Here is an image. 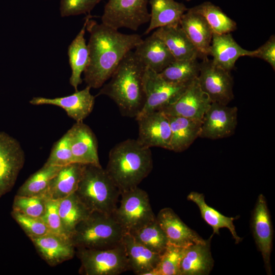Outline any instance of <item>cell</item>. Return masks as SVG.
I'll return each instance as SVG.
<instances>
[{"label":"cell","instance_id":"obj_32","mask_svg":"<svg viewBox=\"0 0 275 275\" xmlns=\"http://www.w3.org/2000/svg\"><path fill=\"white\" fill-rule=\"evenodd\" d=\"M190 9L205 18L213 33H230L237 29L236 22L228 17L219 7L210 2H203Z\"/></svg>","mask_w":275,"mask_h":275},{"label":"cell","instance_id":"obj_1","mask_svg":"<svg viewBox=\"0 0 275 275\" xmlns=\"http://www.w3.org/2000/svg\"><path fill=\"white\" fill-rule=\"evenodd\" d=\"M90 18L86 30L90 33L87 44L89 60L84 71L87 86L101 87L110 78L125 56L142 41L137 34H126Z\"/></svg>","mask_w":275,"mask_h":275},{"label":"cell","instance_id":"obj_19","mask_svg":"<svg viewBox=\"0 0 275 275\" xmlns=\"http://www.w3.org/2000/svg\"><path fill=\"white\" fill-rule=\"evenodd\" d=\"M156 218L166 234L168 243L186 248L206 240L188 227L171 208L161 209Z\"/></svg>","mask_w":275,"mask_h":275},{"label":"cell","instance_id":"obj_23","mask_svg":"<svg viewBox=\"0 0 275 275\" xmlns=\"http://www.w3.org/2000/svg\"><path fill=\"white\" fill-rule=\"evenodd\" d=\"M213 234L204 242L186 247L180 264V275H207L214 265L210 243Z\"/></svg>","mask_w":275,"mask_h":275},{"label":"cell","instance_id":"obj_8","mask_svg":"<svg viewBox=\"0 0 275 275\" xmlns=\"http://www.w3.org/2000/svg\"><path fill=\"white\" fill-rule=\"evenodd\" d=\"M149 0H108L105 4L101 22L118 30L127 28L136 31L150 21Z\"/></svg>","mask_w":275,"mask_h":275},{"label":"cell","instance_id":"obj_26","mask_svg":"<svg viewBox=\"0 0 275 275\" xmlns=\"http://www.w3.org/2000/svg\"><path fill=\"white\" fill-rule=\"evenodd\" d=\"M85 166L73 162L62 167L51 180L45 196L47 198L59 200L75 193Z\"/></svg>","mask_w":275,"mask_h":275},{"label":"cell","instance_id":"obj_43","mask_svg":"<svg viewBox=\"0 0 275 275\" xmlns=\"http://www.w3.org/2000/svg\"><path fill=\"white\" fill-rule=\"evenodd\" d=\"M185 1H191V0H185Z\"/></svg>","mask_w":275,"mask_h":275},{"label":"cell","instance_id":"obj_3","mask_svg":"<svg viewBox=\"0 0 275 275\" xmlns=\"http://www.w3.org/2000/svg\"><path fill=\"white\" fill-rule=\"evenodd\" d=\"M152 168L150 148L128 139L111 149L105 170L121 193L138 187Z\"/></svg>","mask_w":275,"mask_h":275},{"label":"cell","instance_id":"obj_25","mask_svg":"<svg viewBox=\"0 0 275 275\" xmlns=\"http://www.w3.org/2000/svg\"><path fill=\"white\" fill-rule=\"evenodd\" d=\"M154 33L164 43L175 60L200 58L197 49L180 24L160 27Z\"/></svg>","mask_w":275,"mask_h":275},{"label":"cell","instance_id":"obj_24","mask_svg":"<svg viewBox=\"0 0 275 275\" xmlns=\"http://www.w3.org/2000/svg\"><path fill=\"white\" fill-rule=\"evenodd\" d=\"M130 270L138 275L156 269L160 255L137 241L129 233H125L122 240Z\"/></svg>","mask_w":275,"mask_h":275},{"label":"cell","instance_id":"obj_15","mask_svg":"<svg viewBox=\"0 0 275 275\" xmlns=\"http://www.w3.org/2000/svg\"><path fill=\"white\" fill-rule=\"evenodd\" d=\"M211 102L201 89L196 78L188 85L176 101L159 111L167 116L202 121Z\"/></svg>","mask_w":275,"mask_h":275},{"label":"cell","instance_id":"obj_5","mask_svg":"<svg viewBox=\"0 0 275 275\" xmlns=\"http://www.w3.org/2000/svg\"><path fill=\"white\" fill-rule=\"evenodd\" d=\"M125 231L113 214L91 212L70 236L76 249H103L121 243Z\"/></svg>","mask_w":275,"mask_h":275},{"label":"cell","instance_id":"obj_17","mask_svg":"<svg viewBox=\"0 0 275 275\" xmlns=\"http://www.w3.org/2000/svg\"><path fill=\"white\" fill-rule=\"evenodd\" d=\"M68 131L74 162L101 166L97 139L91 128L83 122H76Z\"/></svg>","mask_w":275,"mask_h":275},{"label":"cell","instance_id":"obj_36","mask_svg":"<svg viewBox=\"0 0 275 275\" xmlns=\"http://www.w3.org/2000/svg\"><path fill=\"white\" fill-rule=\"evenodd\" d=\"M185 248L168 243L156 267L158 275H180V264Z\"/></svg>","mask_w":275,"mask_h":275},{"label":"cell","instance_id":"obj_7","mask_svg":"<svg viewBox=\"0 0 275 275\" xmlns=\"http://www.w3.org/2000/svg\"><path fill=\"white\" fill-rule=\"evenodd\" d=\"M85 275H118L130 270L122 242L103 249H76Z\"/></svg>","mask_w":275,"mask_h":275},{"label":"cell","instance_id":"obj_28","mask_svg":"<svg viewBox=\"0 0 275 275\" xmlns=\"http://www.w3.org/2000/svg\"><path fill=\"white\" fill-rule=\"evenodd\" d=\"M92 17L89 14L86 18L83 26L68 48L69 62L71 69L69 79L70 85L77 90L78 86L82 83L81 77L89 60V53L85 38L87 23Z\"/></svg>","mask_w":275,"mask_h":275},{"label":"cell","instance_id":"obj_41","mask_svg":"<svg viewBox=\"0 0 275 275\" xmlns=\"http://www.w3.org/2000/svg\"><path fill=\"white\" fill-rule=\"evenodd\" d=\"M58 207L59 200L47 198L45 212L41 218L50 232L68 236L63 229Z\"/></svg>","mask_w":275,"mask_h":275},{"label":"cell","instance_id":"obj_22","mask_svg":"<svg viewBox=\"0 0 275 275\" xmlns=\"http://www.w3.org/2000/svg\"><path fill=\"white\" fill-rule=\"evenodd\" d=\"M179 24L197 49L200 58L209 56L213 33L205 18L189 8L182 15Z\"/></svg>","mask_w":275,"mask_h":275},{"label":"cell","instance_id":"obj_16","mask_svg":"<svg viewBox=\"0 0 275 275\" xmlns=\"http://www.w3.org/2000/svg\"><path fill=\"white\" fill-rule=\"evenodd\" d=\"M88 86L70 95L56 98L34 97L30 103L34 105H52L63 108L76 122H83L93 109L95 97L90 93Z\"/></svg>","mask_w":275,"mask_h":275},{"label":"cell","instance_id":"obj_34","mask_svg":"<svg viewBox=\"0 0 275 275\" xmlns=\"http://www.w3.org/2000/svg\"><path fill=\"white\" fill-rule=\"evenodd\" d=\"M200 72V63L197 59L175 60L159 74L167 81L187 84L198 77Z\"/></svg>","mask_w":275,"mask_h":275},{"label":"cell","instance_id":"obj_4","mask_svg":"<svg viewBox=\"0 0 275 275\" xmlns=\"http://www.w3.org/2000/svg\"><path fill=\"white\" fill-rule=\"evenodd\" d=\"M91 211L113 214L121 191L101 166L85 164L75 192Z\"/></svg>","mask_w":275,"mask_h":275},{"label":"cell","instance_id":"obj_39","mask_svg":"<svg viewBox=\"0 0 275 275\" xmlns=\"http://www.w3.org/2000/svg\"><path fill=\"white\" fill-rule=\"evenodd\" d=\"M11 215L30 238L50 232L41 217L29 216L14 210H12Z\"/></svg>","mask_w":275,"mask_h":275},{"label":"cell","instance_id":"obj_27","mask_svg":"<svg viewBox=\"0 0 275 275\" xmlns=\"http://www.w3.org/2000/svg\"><path fill=\"white\" fill-rule=\"evenodd\" d=\"M151 6L150 23L144 32L149 34L160 27L179 24L182 15L188 8L175 0H149Z\"/></svg>","mask_w":275,"mask_h":275},{"label":"cell","instance_id":"obj_18","mask_svg":"<svg viewBox=\"0 0 275 275\" xmlns=\"http://www.w3.org/2000/svg\"><path fill=\"white\" fill-rule=\"evenodd\" d=\"M41 257L54 266L72 259L75 247L70 237L53 233L30 238Z\"/></svg>","mask_w":275,"mask_h":275},{"label":"cell","instance_id":"obj_20","mask_svg":"<svg viewBox=\"0 0 275 275\" xmlns=\"http://www.w3.org/2000/svg\"><path fill=\"white\" fill-rule=\"evenodd\" d=\"M135 56L146 67L160 73L175 60L168 47L154 32L135 47Z\"/></svg>","mask_w":275,"mask_h":275},{"label":"cell","instance_id":"obj_42","mask_svg":"<svg viewBox=\"0 0 275 275\" xmlns=\"http://www.w3.org/2000/svg\"><path fill=\"white\" fill-rule=\"evenodd\" d=\"M252 57L258 58L267 62L275 70V36L272 35L259 48L255 50Z\"/></svg>","mask_w":275,"mask_h":275},{"label":"cell","instance_id":"obj_33","mask_svg":"<svg viewBox=\"0 0 275 275\" xmlns=\"http://www.w3.org/2000/svg\"><path fill=\"white\" fill-rule=\"evenodd\" d=\"M62 167L46 166L31 175L18 189L16 195L25 196H45L52 179Z\"/></svg>","mask_w":275,"mask_h":275},{"label":"cell","instance_id":"obj_29","mask_svg":"<svg viewBox=\"0 0 275 275\" xmlns=\"http://www.w3.org/2000/svg\"><path fill=\"white\" fill-rule=\"evenodd\" d=\"M167 116L171 130V150L182 152L199 137L202 121L179 116Z\"/></svg>","mask_w":275,"mask_h":275},{"label":"cell","instance_id":"obj_40","mask_svg":"<svg viewBox=\"0 0 275 275\" xmlns=\"http://www.w3.org/2000/svg\"><path fill=\"white\" fill-rule=\"evenodd\" d=\"M101 1L60 0V15L64 17L90 13Z\"/></svg>","mask_w":275,"mask_h":275},{"label":"cell","instance_id":"obj_38","mask_svg":"<svg viewBox=\"0 0 275 275\" xmlns=\"http://www.w3.org/2000/svg\"><path fill=\"white\" fill-rule=\"evenodd\" d=\"M73 162L69 134L67 131L54 144L48 158L44 164L63 167Z\"/></svg>","mask_w":275,"mask_h":275},{"label":"cell","instance_id":"obj_9","mask_svg":"<svg viewBox=\"0 0 275 275\" xmlns=\"http://www.w3.org/2000/svg\"><path fill=\"white\" fill-rule=\"evenodd\" d=\"M189 84L169 82L163 78L159 73L146 68L143 77L145 103L135 119L151 112L161 110L174 103Z\"/></svg>","mask_w":275,"mask_h":275},{"label":"cell","instance_id":"obj_35","mask_svg":"<svg viewBox=\"0 0 275 275\" xmlns=\"http://www.w3.org/2000/svg\"><path fill=\"white\" fill-rule=\"evenodd\" d=\"M129 234L137 241L159 254L163 252L168 244L166 234L156 218Z\"/></svg>","mask_w":275,"mask_h":275},{"label":"cell","instance_id":"obj_11","mask_svg":"<svg viewBox=\"0 0 275 275\" xmlns=\"http://www.w3.org/2000/svg\"><path fill=\"white\" fill-rule=\"evenodd\" d=\"M25 161L19 142L4 131H0V199L14 185Z\"/></svg>","mask_w":275,"mask_h":275},{"label":"cell","instance_id":"obj_12","mask_svg":"<svg viewBox=\"0 0 275 275\" xmlns=\"http://www.w3.org/2000/svg\"><path fill=\"white\" fill-rule=\"evenodd\" d=\"M251 228L257 249L262 256L266 273L271 274L270 255L273 229L267 201L262 194L258 196L252 212Z\"/></svg>","mask_w":275,"mask_h":275},{"label":"cell","instance_id":"obj_30","mask_svg":"<svg viewBox=\"0 0 275 275\" xmlns=\"http://www.w3.org/2000/svg\"><path fill=\"white\" fill-rule=\"evenodd\" d=\"M188 201L194 202L198 207L201 217L213 229V234L219 235V229L226 228L231 233L236 244L240 242L242 238L237 234L234 221L239 216L228 217L209 206L206 202L204 194L191 191L187 196Z\"/></svg>","mask_w":275,"mask_h":275},{"label":"cell","instance_id":"obj_10","mask_svg":"<svg viewBox=\"0 0 275 275\" xmlns=\"http://www.w3.org/2000/svg\"><path fill=\"white\" fill-rule=\"evenodd\" d=\"M202 59L197 77L201 89L211 102L228 105L234 98L233 80L230 72L214 64L208 57Z\"/></svg>","mask_w":275,"mask_h":275},{"label":"cell","instance_id":"obj_37","mask_svg":"<svg viewBox=\"0 0 275 275\" xmlns=\"http://www.w3.org/2000/svg\"><path fill=\"white\" fill-rule=\"evenodd\" d=\"M47 199L45 196L16 195L13 202L12 210L29 216L42 217L45 212Z\"/></svg>","mask_w":275,"mask_h":275},{"label":"cell","instance_id":"obj_31","mask_svg":"<svg viewBox=\"0 0 275 275\" xmlns=\"http://www.w3.org/2000/svg\"><path fill=\"white\" fill-rule=\"evenodd\" d=\"M58 208L63 229L70 237L77 225L91 213L75 193L59 200Z\"/></svg>","mask_w":275,"mask_h":275},{"label":"cell","instance_id":"obj_14","mask_svg":"<svg viewBox=\"0 0 275 275\" xmlns=\"http://www.w3.org/2000/svg\"><path fill=\"white\" fill-rule=\"evenodd\" d=\"M135 119L139 125L136 140L140 144L171 150V130L169 118L163 112H152Z\"/></svg>","mask_w":275,"mask_h":275},{"label":"cell","instance_id":"obj_13","mask_svg":"<svg viewBox=\"0 0 275 275\" xmlns=\"http://www.w3.org/2000/svg\"><path fill=\"white\" fill-rule=\"evenodd\" d=\"M237 107L212 102L202 120L199 137L212 140L232 135L237 124Z\"/></svg>","mask_w":275,"mask_h":275},{"label":"cell","instance_id":"obj_21","mask_svg":"<svg viewBox=\"0 0 275 275\" xmlns=\"http://www.w3.org/2000/svg\"><path fill=\"white\" fill-rule=\"evenodd\" d=\"M255 52V50L242 48L230 33H213L209 55L213 57L212 60L214 64L229 72L235 68V64L239 58L252 57Z\"/></svg>","mask_w":275,"mask_h":275},{"label":"cell","instance_id":"obj_6","mask_svg":"<svg viewBox=\"0 0 275 275\" xmlns=\"http://www.w3.org/2000/svg\"><path fill=\"white\" fill-rule=\"evenodd\" d=\"M120 196V205L113 215L125 233H131L156 219L145 190L138 186Z\"/></svg>","mask_w":275,"mask_h":275},{"label":"cell","instance_id":"obj_2","mask_svg":"<svg viewBox=\"0 0 275 275\" xmlns=\"http://www.w3.org/2000/svg\"><path fill=\"white\" fill-rule=\"evenodd\" d=\"M145 68L134 52L130 51L96 96H108L116 103L123 116L135 118L145 103L143 85Z\"/></svg>","mask_w":275,"mask_h":275}]
</instances>
